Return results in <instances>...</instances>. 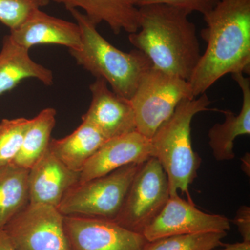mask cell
Here are the masks:
<instances>
[{
    "label": "cell",
    "mask_w": 250,
    "mask_h": 250,
    "mask_svg": "<svg viewBox=\"0 0 250 250\" xmlns=\"http://www.w3.org/2000/svg\"><path fill=\"white\" fill-rule=\"evenodd\" d=\"M29 170L14 164L0 169V229L29 204Z\"/></svg>",
    "instance_id": "cell-19"
},
{
    "label": "cell",
    "mask_w": 250,
    "mask_h": 250,
    "mask_svg": "<svg viewBox=\"0 0 250 250\" xmlns=\"http://www.w3.org/2000/svg\"><path fill=\"white\" fill-rule=\"evenodd\" d=\"M30 78L46 85L54 83L52 70L34 62L29 55V49L16 43L9 34L5 36L0 51V95Z\"/></svg>",
    "instance_id": "cell-16"
},
{
    "label": "cell",
    "mask_w": 250,
    "mask_h": 250,
    "mask_svg": "<svg viewBox=\"0 0 250 250\" xmlns=\"http://www.w3.org/2000/svg\"><path fill=\"white\" fill-rule=\"evenodd\" d=\"M139 10V29L129 34L131 45L153 67L189 81L202 55L190 13L165 4L145 5Z\"/></svg>",
    "instance_id": "cell-2"
},
{
    "label": "cell",
    "mask_w": 250,
    "mask_h": 250,
    "mask_svg": "<svg viewBox=\"0 0 250 250\" xmlns=\"http://www.w3.org/2000/svg\"><path fill=\"white\" fill-rule=\"evenodd\" d=\"M136 7L152 4H165L202 15L207 14L215 7L220 0H131Z\"/></svg>",
    "instance_id": "cell-24"
},
{
    "label": "cell",
    "mask_w": 250,
    "mask_h": 250,
    "mask_svg": "<svg viewBox=\"0 0 250 250\" xmlns=\"http://www.w3.org/2000/svg\"><path fill=\"white\" fill-rule=\"evenodd\" d=\"M210 104L206 93L198 98L185 99L150 139L151 157L160 162L167 174L170 196L181 190L192 203L189 186L197 177L202 159L192 149L191 123L197 113L209 110Z\"/></svg>",
    "instance_id": "cell-3"
},
{
    "label": "cell",
    "mask_w": 250,
    "mask_h": 250,
    "mask_svg": "<svg viewBox=\"0 0 250 250\" xmlns=\"http://www.w3.org/2000/svg\"><path fill=\"white\" fill-rule=\"evenodd\" d=\"M169 197L167 174L156 158H149L133 179L121 209L113 221L143 235Z\"/></svg>",
    "instance_id": "cell-7"
},
{
    "label": "cell",
    "mask_w": 250,
    "mask_h": 250,
    "mask_svg": "<svg viewBox=\"0 0 250 250\" xmlns=\"http://www.w3.org/2000/svg\"><path fill=\"white\" fill-rule=\"evenodd\" d=\"M93 125L82 121L72 134L51 139L49 149L66 167L80 172L85 163L107 141Z\"/></svg>",
    "instance_id": "cell-18"
},
{
    "label": "cell",
    "mask_w": 250,
    "mask_h": 250,
    "mask_svg": "<svg viewBox=\"0 0 250 250\" xmlns=\"http://www.w3.org/2000/svg\"><path fill=\"white\" fill-rule=\"evenodd\" d=\"M0 250H16L4 229H0Z\"/></svg>",
    "instance_id": "cell-26"
},
{
    "label": "cell",
    "mask_w": 250,
    "mask_h": 250,
    "mask_svg": "<svg viewBox=\"0 0 250 250\" xmlns=\"http://www.w3.org/2000/svg\"><path fill=\"white\" fill-rule=\"evenodd\" d=\"M31 119H3L0 123V169L12 164L22 147Z\"/></svg>",
    "instance_id": "cell-22"
},
{
    "label": "cell",
    "mask_w": 250,
    "mask_h": 250,
    "mask_svg": "<svg viewBox=\"0 0 250 250\" xmlns=\"http://www.w3.org/2000/svg\"><path fill=\"white\" fill-rule=\"evenodd\" d=\"M80 29L81 46L69 52L79 65L95 78L104 79L114 93L130 100L145 73L152 66L138 49L125 52L106 41L88 17L78 9L70 10Z\"/></svg>",
    "instance_id": "cell-4"
},
{
    "label": "cell",
    "mask_w": 250,
    "mask_h": 250,
    "mask_svg": "<svg viewBox=\"0 0 250 250\" xmlns=\"http://www.w3.org/2000/svg\"><path fill=\"white\" fill-rule=\"evenodd\" d=\"M143 163L129 164L106 175L78 182L67 190L57 208L63 215L114 220Z\"/></svg>",
    "instance_id": "cell-6"
},
{
    "label": "cell",
    "mask_w": 250,
    "mask_h": 250,
    "mask_svg": "<svg viewBox=\"0 0 250 250\" xmlns=\"http://www.w3.org/2000/svg\"><path fill=\"white\" fill-rule=\"evenodd\" d=\"M39 9L37 0H0V22L14 30Z\"/></svg>",
    "instance_id": "cell-23"
},
{
    "label": "cell",
    "mask_w": 250,
    "mask_h": 250,
    "mask_svg": "<svg viewBox=\"0 0 250 250\" xmlns=\"http://www.w3.org/2000/svg\"><path fill=\"white\" fill-rule=\"evenodd\" d=\"M80 172L69 169L49 148L29 170V204L58 208L67 190L78 183Z\"/></svg>",
    "instance_id": "cell-13"
},
{
    "label": "cell",
    "mask_w": 250,
    "mask_h": 250,
    "mask_svg": "<svg viewBox=\"0 0 250 250\" xmlns=\"http://www.w3.org/2000/svg\"><path fill=\"white\" fill-rule=\"evenodd\" d=\"M16 250H70L57 207L29 204L4 228Z\"/></svg>",
    "instance_id": "cell-8"
},
{
    "label": "cell",
    "mask_w": 250,
    "mask_h": 250,
    "mask_svg": "<svg viewBox=\"0 0 250 250\" xmlns=\"http://www.w3.org/2000/svg\"><path fill=\"white\" fill-rule=\"evenodd\" d=\"M150 157V139L137 131L108 139L85 163L79 182L106 175L129 164H141Z\"/></svg>",
    "instance_id": "cell-12"
},
{
    "label": "cell",
    "mask_w": 250,
    "mask_h": 250,
    "mask_svg": "<svg viewBox=\"0 0 250 250\" xmlns=\"http://www.w3.org/2000/svg\"><path fill=\"white\" fill-rule=\"evenodd\" d=\"M52 1V0H51ZM67 10L82 9L95 25L105 22L115 34L125 31L133 34L139 29L140 14L131 0H52Z\"/></svg>",
    "instance_id": "cell-17"
},
{
    "label": "cell",
    "mask_w": 250,
    "mask_h": 250,
    "mask_svg": "<svg viewBox=\"0 0 250 250\" xmlns=\"http://www.w3.org/2000/svg\"><path fill=\"white\" fill-rule=\"evenodd\" d=\"M231 75L241 90L243 103L238 115L231 111H222L225 121L216 123L208 131V145L213 157L218 161L233 160L235 140L238 136L250 134V79L243 73Z\"/></svg>",
    "instance_id": "cell-15"
},
{
    "label": "cell",
    "mask_w": 250,
    "mask_h": 250,
    "mask_svg": "<svg viewBox=\"0 0 250 250\" xmlns=\"http://www.w3.org/2000/svg\"><path fill=\"white\" fill-rule=\"evenodd\" d=\"M40 7H44V6H47L50 2L51 0H37Z\"/></svg>",
    "instance_id": "cell-28"
},
{
    "label": "cell",
    "mask_w": 250,
    "mask_h": 250,
    "mask_svg": "<svg viewBox=\"0 0 250 250\" xmlns=\"http://www.w3.org/2000/svg\"><path fill=\"white\" fill-rule=\"evenodd\" d=\"M56 116L54 108H47L30 120L21 150L11 164L29 170L41 159L48 149Z\"/></svg>",
    "instance_id": "cell-20"
},
{
    "label": "cell",
    "mask_w": 250,
    "mask_h": 250,
    "mask_svg": "<svg viewBox=\"0 0 250 250\" xmlns=\"http://www.w3.org/2000/svg\"><path fill=\"white\" fill-rule=\"evenodd\" d=\"M233 223L238 228L243 241L250 242V207L241 206L237 210Z\"/></svg>",
    "instance_id": "cell-25"
},
{
    "label": "cell",
    "mask_w": 250,
    "mask_h": 250,
    "mask_svg": "<svg viewBox=\"0 0 250 250\" xmlns=\"http://www.w3.org/2000/svg\"><path fill=\"white\" fill-rule=\"evenodd\" d=\"M211 250H250V242L243 241L233 244H225L223 249Z\"/></svg>",
    "instance_id": "cell-27"
},
{
    "label": "cell",
    "mask_w": 250,
    "mask_h": 250,
    "mask_svg": "<svg viewBox=\"0 0 250 250\" xmlns=\"http://www.w3.org/2000/svg\"><path fill=\"white\" fill-rule=\"evenodd\" d=\"M230 220L223 215L205 213L178 194L170 196L159 215L143 232L148 242L177 235L227 231Z\"/></svg>",
    "instance_id": "cell-10"
},
{
    "label": "cell",
    "mask_w": 250,
    "mask_h": 250,
    "mask_svg": "<svg viewBox=\"0 0 250 250\" xmlns=\"http://www.w3.org/2000/svg\"><path fill=\"white\" fill-rule=\"evenodd\" d=\"M92 100L89 108L82 116L111 139L136 131L134 109L131 102L108 88L104 79L96 78L90 85Z\"/></svg>",
    "instance_id": "cell-11"
},
{
    "label": "cell",
    "mask_w": 250,
    "mask_h": 250,
    "mask_svg": "<svg viewBox=\"0 0 250 250\" xmlns=\"http://www.w3.org/2000/svg\"><path fill=\"white\" fill-rule=\"evenodd\" d=\"M9 36L20 45L30 49L40 45L64 46L70 49L81 46L80 29L69 22L36 10L19 27L10 31Z\"/></svg>",
    "instance_id": "cell-14"
},
{
    "label": "cell",
    "mask_w": 250,
    "mask_h": 250,
    "mask_svg": "<svg viewBox=\"0 0 250 250\" xmlns=\"http://www.w3.org/2000/svg\"><path fill=\"white\" fill-rule=\"evenodd\" d=\"M70 250H144L143 235L108 219L64 215Z\"/></svg>",
    "instance_id": "cell-9"
},
{
    "label": "cell",
    "mask_w": 250,
    "mask_h": 250,
    "mask_svg": "<svg viewBox=\"0 0 250 250\" xmlns=\"http://www.w3.org/2000/svg\"><path fill=\"white\" fill-rule=\"evenodd\" d=\"M227 231L177 235L148 242L144 250H211L224 246Z\"/></svg>",
    "instance_id": "cell-21"
},
{
    "label": "cell",
    "mask_w": 250,
    "mask_h": 250,
    "mask_svg": "<svg viewBox=\"0 0 250 250\" xmlns=\"http://www.w3.org/2000/svg\"><path fill=\"white\" fill-rule=\"evenodd\" d=\"M203 16L207 47L188 81L194 98L228 74L250 71V0H220Z\"/></svg>",
    "instance_id": "cell-1"
},
{
    "label": "cell",
    "mask_w": 250,
    "mask_h": 250,
    "mask_svg": "<svg viewBox=\"0 0 250 250\" xmlns=\"http://www.w3.org/2000/svg\"><path fill=\"white\" fill-rule=\"evenodd\" d=\"M193 98L188 81L149 67L129 100L134 111L136 131L151 139L181 102Z\"/></svg>",
    "instance_id": "cell-5"
}]
</instances>
